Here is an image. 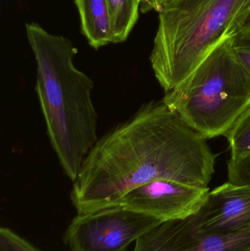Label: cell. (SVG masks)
Wrapping results in <instances>:
<instances>
[{"label": "cell", "instance_id": "6da1fadb", "mask_svg": "<svg viewBox=\"0 0 250 251\" xmlns=\"http://www.w3.org/2000/svg\"><path fill=\"white\" fill-rule=\"evenodd\" d=\"M215 163L206 139L162 100L148 101L98 139L73 182L70 199L82 215L111 207L154 180L208 187Z\"/></svg>", "mask_w": 250, "mask_h": 251}, {"label": "cell", "instance_id": "7a4b0ae2", "mask_svg": "<svg viewBox=\"0 0 250 251\" xmlns=\"http://www.w3.org/2000/svg\"><path fill=\"white\" fill-rule=\"evenodd\" d=\"M26 32L36 62L35 91L46 133L63 173L73 182L98 140L94 82L75 66L78 50L70 39L37 23L26 24Z\"/></svg>", "mask_w": 250, "mask_h": 251}, {"label": "cell", "instance_id": "3957f363", "mask_svg": "<svg viewBox=\"0 0 250 251\" xmlns=\"http://www.w3.org/2000/svg\"><path fill=\"white\" fill-rule=\"evenodd\" d=\"M250 7V0H164L150 62L167 93L190 75Z\"/></svg>", "mask_w": 250, "mask_h": 251}, {"label": "cell", "instance_id": "277c9868", "mask_svg": "<svg viewBox=\"0 0 250 251\" xmlns=\"http://www.w3.org/2000/svg\"><path fill=\"white\" fill-rule=\"evenodd\" d=\"M162 101L205 139L226 136L250 105V74L227 35Z\"/></svg>", "mask_w": 250, "mask_h": 251}, {"label": "cell", "instance_id": "5b68a950", "mask_svg": "<svg viewBox=\"0 0 250 251\" xmlns=\"http://www.w3.org/2000/svg\"><path fill=\"white\" fill-rule=\"evenodd\" d=\"M164 221L113 206L78 214L68 226L64 242L71 251H126L137 239Z\"/></svg>", "mask_w": 250, "mask_h": 251}, {"label": "cell", "instance_id": "8992f818", "mask_svg": "<svg viewBox=\"0 0 250 251\" xmlns=\"http://www.w3.org/2000/svg\"><path fill=\"white\" fill-rule=\"evenodd\" d=\"M208 187H200L168 179L150 181L129 191L113 206L155 217L161 221L185 219L195 215L204 204Z\"/></svg>", "mask_w": 250, "mask_h": 251}, {"label": "cell", "instance_id": "52a82bcc", "mask_svg": "<svg viewBox=\"0 0 250 251\" xmlns=\"http://www.w3.org/2000/svg\"><path fill=\"white\" fill-rule=\"evenodd\" d=\"M250 248V227L227 235L197 231L189 219L159 224L137 239L133 251H243Z\"/></svg>", "mask_w": 250, "mask_h": 251}, {"label": "cell", "instance_id": "ba28073f", "mask_svg": "<svg viewBox=\"0 0 250 251\" xmlns=\"http://www.w3.org/2000/svg\"><path fill=\"white\" fill-rule=\"evenodd\" d=\"M188 219L197 231L210 235H227L249 228L250 185L228 181L216 187Z\"/></svg>", "mask_w": 250, "mask_h": 251}, {"label": "cell", "instance_id": "9c48e42d", "mask_svg": "<svg viewBox=\"0 0 250 251\" xmlns=\"http://www.w3.org/2000/svg\"><path fill=\"white\" fill-rule=\"evenodd\" d=\"M80 16L81 29L95 50L112 44L107 0H75Z\"/></svg>", "mask_w": 250, "mask_h": 251}, {"label": "cell", "instance_id": "30bf717a", "mask_svg": "<svg viewBox=\"0 0 250 251\" xmlns=\"http://www.w3.org/2000/svg\"><path fill=\"white\" fill-rule=\"evenodd\" d=\"M112 44L126 41L139 18L142 0H107Z\"/></svg>", "mask_w": 250, "mask_h": 251}, {"label": "cell", "instance_id": "8fae6325", "mask_svg": "<svg viewBox=\"0 0 250 251\" xmlns=\"http://www.w3.org/2000/svg\"><path fill=\"white\" fill-rule=\"evenodd\" d=\"M225 137L230 149V160L238 162L250 156V105Z\"/></svg>", "mask_w": 250, "mask_h": 251}, {"label": "cell", "instance_id": "7c38bea8", "mask_svg": "<svg viewBox=\"0 0 250 251\" xmlns=\"http://www.w3.org/2000/svg\"><path fill=\"white\" fill-rule=\"evenodd\" d=\"M0 251H41L8 228H0Z\"/></svg>", "mask_w": 250, "mask_h": 251}, {"label": "cell", "instance_id": "4fadbf2b", "mask_svg": "<svg viewBox=\"0 0 250 251\" xmlns=\"http://www.w3.org/2000/svg\"><path fill=\"white\" fill-rule=\"evenodd\" d=\"M228 181L237 184L250 185V156L238 162H227Z\"/></svg>", "mask_w": 250, "mask_h": 251}, {"label": "cell", "instance_id": "5bb4252c", "mask_svg": "<svg viewBox=\"0 0 250 251\" xmlns=\"http://www.w3.org/2000/svg\"><path fill=\"white\" fill-rule=\"evenodd\" d=\"M232 50L237 60L250 74V38L232 35Z\"/></svg>", "mask_w": 250, "mask_h": 251}, {"label": "cell", "instance_id": "9a60e30c", "mask_svg": "<svg viewBox=\"0 0 250 251\" xmlns=\"http://www.w3.org/2000/svg\"><path fill=\"white\" fill-rule=\"evenodd\" d=\"M230 35L250 38V7L236 22Z\"/></svg>", "mask_w": 250, "mask_h": 251}, {"label": "cell", "instance_id": "2e32d148", "mask_svg": "<svg viewBox=\"0 0 250 251\" xmlns=\"http://www.w3.org/2000/svg\"><path fill=\"white\" fill-rule=\"evenodd\" d=\"M164 0H142L140 5V11L145 13L151 10H155Z\"/></svg>", "mask_w": 250, "mask_h": 251}, {"label": "cell", "instance_id": "e0dca14e", "mask_svg": "<svg viewBox=\"0 0 250 251\" xmlns=\"http://www.w3.org/2000/svg\"><path fill=\"white\" fill-rule=\"evenodd\" d=\"M243 251H250V248H249V249H246V250H245Z\"/></svg>", "mask_w": 250, "mask_h": 251}]
</instances>
